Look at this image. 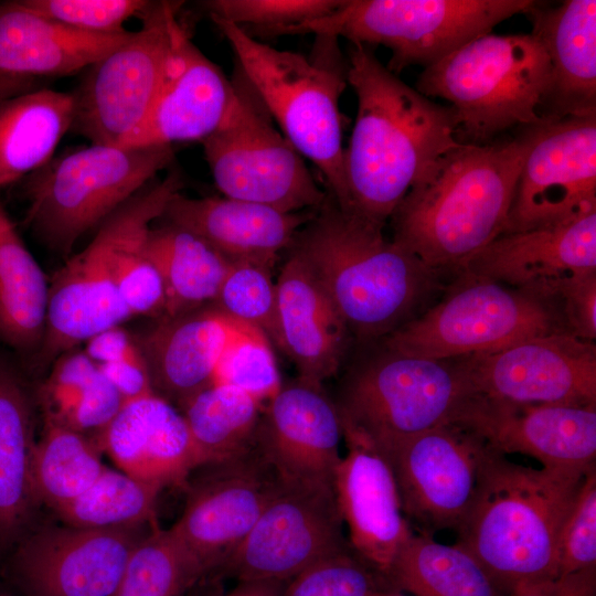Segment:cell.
<instances>
[{"label": "cell", "mask_w": 596, "mask_h": 596, "mask_svg": "<svg viewBox=\"0 0 596 596\" xmlns=\"http://www.w3.org/2000/svg\"><path fill=\"white\" fill-rule=\"evenodd\" d=\"M348 84L358 110L343 168L349 210L385 225L405 198L458 140L450 106L404 83L364 44L349 50Z\"/></svg>", "instance_id": "6da1fadb"}, {"label": "cell", "mask_w": 596, "mask_h": 596, "mask_svg": "<svg viewBox=\"0 0 596 596\" xmlns=\"http://www.w3.org/2000/svg\"><path fill=\"white\" fill-rule=\"evenodd\" d=\"M544 123L445 153L392 214V241L437 274L461 269L504 231L522 166Z\"/></svg>", "instance_id": "7a4b0ae2"}, {"label": "cell", "mask_w": 596, "mask_h": 596, "mask_svg": "<svg viewBox=\"0 0 596 596\" xmlns=\"http://www.w3.org/2000/svg\"><path fill=\"white\" fill-rule=\"evenodd\" d=\"M384 225L341 209L328 193L290 251L321 285L349 332L385 337L402 326L438 274L385 238Z\"/></svg>", "instance_id": "3957f363"}, {"label": "cell", "mask_w": 596, "mask_h": 596, "mask_svg": "<svg viewBox=\"0 0 596 596\" xmlns=\"http://www.w3.org/2000/svg\"><path fill=\"white\" fill-rule=\"evenodd\" d=\"M589 468H531L491 450L456 544L510 593L557 578L561 529Z\"/></svg>", "instance_id": "277c9868"}, {"label": "cell", "mask_w": 596, "mask_h": 596, "mask_svg": "<svg viewBox=\"0 0 596 596\" xmlns=\"http://www.w3.org/2000/svg\"><path fill=\"white\" fill-rule=\"evenodd\" d=\"M227 40L243 79L281 134L320 171L328 193L348 211L339 99L348 79V62L338 39L318 36L311 56L278 50L234 23L210 17Z\"/></svg>", "instance_id": "5b68a950"}, {"label": "cell", "mask_w": 596, "mask_h": 596, "mask_svg": "<svg viewBox=\"0 0 596 596\" xmlns=\"http://www.w3.org/2000/svg\"><path fill=\"white\" fill-rule=\"evenodd\" d=\"M551 63L529 34H485L421 73L416 89L450 102L461 143L483 145L513 127L544 123Z\"/></svg>", "instance_id": "8992f818"}, {"label": "cell", "mask_w": 596, "mask_h": 596, "mask_svg": "<svg viewBox=\"0 0 596 596\" xmlns=\"http://www.w3.org/2000/svg\"><path fill=\"white\" fill-rule=\"evenodd\" d=\"M182 187L178 170L149 182L96 228L84 249L53 274L49 279L45 332L33 359L35 366L51 365L92 336L131 318L116 286L123 249L137 233L162 216Z\"/></svg>", "instance_id": "52a82bcc"}, {"label": "cell", "mask_w": 596, "mask_h": 596, "mask_svg": "<svg viewBox=\"0 0 596 596\" xmlns=\"http://www.w3.org/2000/svg\"><path fill=\"white\" fill-rule=\"evenodd\" d=\"M173 156L172 147L91 143L53 157L26 177L24 223L68 256L84 234L151 182Z\"/></svg>", "instance_id": "ba28073f"}, {"label": "cell", "mask_w": 596, "mask_h": 596, "mask_svg": "<svg viewBox=\"0 0 596 596\" xmlns=\"http://www.w3.org/2000/svg\"><path fill=\"white\" fill-rule=\"evenodd\" d=\"M532 0H342L330 14L286 34L345 38L352 44L383 45L394 74L428 67L500 22L525 13Z\"/></svg>", "instance_id": "9c48e42d"}, {"label": "cell", "mask_w": 596, "mask_h": 596, "mask_svg": "<svg viewBox=\"0 0 596 596\" xmlns=\"http://www.w3.org/2000/svg\"><path fill=\"white\" fill-rule=\"evenodd\" d=\"M471 394L457 360L385 348L345 379L336 405L342 427L383 453L405 437L453 422Z\"/></svg>", "instance_id": "30bf717a"}, {"label": "cell", "mask_w": 596, "mask_h": 596, "mask_svg": "<svg viewBox=\"0 0 596 596\" xmlns=\"http://www.w3.org/2000/svg\"><path fill=\"white\" fill-rule=\"evenodd\" d=\"M464 276V283L440 302L385 336L384 347L412 356L455 360L539 334L567 332L552 300Z\"/></svg>", "instance_id": "8fae6325"}, {"label": "cell", "mask_w": 596, "mask_h": 596, "mask_svg": "<svg viewBox=\"0 0 596 596\" xmlns=\"http://www.w3.org/2000/svg\"><path fill=\"white\" fill-rule=\"evenodd\" d=\"M181 2L153 1L138 31L87 67L72 93L71 130L91 143L121 146L147 117L177 34Z\"/></svg>", "instance_id": "7c38bea8"}, {"label": "cell", "mask_w": 596, "mask_h": 596, "mask_svg": "<svg viewBox=\"0 0 596 596\" xmlns=\"http://www.w3.org/2000/svg\"><path fill=\"white\" fill-rule=\"evenodd\" d=\"M222 126L204 139L203 151L225 198L281 212L318 210L327 200L304 157L272 124L246 83Z\"/></svg>", "instance_id": "4fadbf2b"}, {"label": "cell", "mask_w": 596, "mask_h": 596, "mask_svg": "<svg viewBox=\"0 0 596 596\" xmlns=\"http://www.w3.org/2000/svg\"><path fill=\"white\" fill-rule=\"evenodd\" d=\"M170 528L203 576L219 572L248 535L284 479L256 438L244 450L196 468Z\"/></svg>", "instance_id": "5bb4252c"}, {"label": "cell", "mask_w": 596, "mask_h": 596, "mask_svg": "<svg viewBox=\"0 0 596 596\" xmlns=\"http://www.w3.org/2000/svg\"><path fill=\"white\" fill-rule=\"evenodd\" d=\"M485 440L456 422L411 435L383 455L393 471L405 518L419 532L457 531L469 513L482 467Z\"/></svg>", "instance_id": "9a60e30c"}, {"label": "cell", "mask_w": 596, "mask_h": 596, "mask_svg": "<svg viewBox=\"0 0 596 596\" xmlns=\"http://www.w3.org/2000/svg\"><path fill=\"white\" fill-rule=\"evenodd\" d=\"M333 486L284 480L219 573L287 582L350 544Z\"/></svg>", "instance_id": "2e32d148"}, {"label": "cell", "mask_w": 596, "mask_h": 596, "mask_svg": "<svg viewBox=\"0 0 596 596\" xmlns=\"http://www.w3.org/2000/svg\"><path fill=\"white\" fill-rule=\"evenodd\" d=\"M455 360L475 395L519 404H596L595 343L565 331Z\"/></svg>", "instance_id": "e0dca14e"}, {"label": "cell", "mask_w": 596, "mask_h": 596, "mask_svg": "<svg viewBox=\"0 0 596 596\" xmlns=\"http://www.w3.org/2000/svg\"><path fill=\"white\" fill-rule=\"evenodd\" d=\"M592 211L596 116L545 121L522 166L502 233L554 225Z\"/></svg>", "instance_id": "ac0fdd59"}, {"label": "cell", "mask_w": 596, "mask_h": 596, "mask_svg": "<svg viewBox=\"0 0 596 596\" xmlns=\"http://www.w3.org/2000/svg\"><path fill=\"white\" fill-rule=\"evenodd\" d=\"M142 526H49L24 539L14 573L28 596H114Z\"/></svg>", "instance_id": "d6986e66"}, {"label": "cell", "mask_w": 596, "mask_h": 596, "mask_svg": "<svg viewBox=\"0 0 596 596\" xmlns=\"http://www.w3.org/2000/svg\"><path fill=\"white\" fill-rule=\"evenodd\" d=\"M453 422L503 456L526 455L543 467L595 465L596 404H519L471 394Z\"/></svg>", "instance_id": "ffe728a7"}, {"label": "cell", "mask_w": 596, "mask_h": 596, "mask_svg": "<svg viewBox=\"0 0 596 596\" xmlns=\"http://www.w3.org/2000/svg\"><path fill=\"white\" fill-rule=\"evenodd\" d=\"M347 454L333 488L351 550L380 576L387 577L413 534L405 518L390 462L362 435L342 427Z\"/></svg>", "instance_id": "44dd1931"}, {"label": "cell", "mask_w": 596, "mask_h": 596, "mask_svg": "<svg viewBox=\"0 0 596 596\" xmlns=\"http://www.w3.org/2000/svg\"><path fill=\"white\" fill-rule=\"evenodd\" d=\"M237 95L236 82L199 50L182 25L151 108L121 147L202 142L225 121Z\"/></svg>", "instance_id": "7402d4cb"}, {"label": "cell", "mask_w": 596, "mask_h": 596, "mask_svg": "<svg viewBox=\"0 0 596 596\" xmlns=\"http://www.w3.org/2000/svg\"><path fill=\"white\" fill-rule=\"evenodd\" d=\"M342 424L321 384L281 385L262 412L256 441L284 480L333 486Z\"/></svg>", "instance_id": "603a6c76"}, {"label": "cell", "mask_w": 596, "mask_h": 596, "mask_svg": "<svg viewBox=\"0 0 596 596\" xmlns=\"http://www.w3.org/2000/svg\"><path fill=\"white\" fill-rule=\"evenodd\" d=\"M460 270L545 298L558 279L596 270V211L554 225L502 233Z\"/></svg>", "instance_id": "cb8c5ba5"}, {"label": "cell", "mask_w": 596, "mask_h": 596, "mask_svg": "<svg viewBox=\"0 0 596 596\" xmlns=\"http://www.w3.org/2000/svg\"><path fill=\"white\" fill-rule=\"evenodd\" d=\"M95 440L119 470L160 488L185 485L200 467L181 411L157 393L124 403Z\"/></svg>", "instance_id": "d4e9b609"}, {"label": "cell", "mask_w": 596, "mask_h": 596, "mask_svg": "<svg viewBox=\"0 0 596 596\" xmlns=\"http://www.w3.org/2000/svg\"><path fill=\"white\" fill-rule=\"evenodd\" d=\"M316 211L286 213L225 196L194 199L179 192L160 219L195 234L232 263L273 267L278 253L290 247Z\"/></svg>", "instance_id": "484cf974"}, {"label": "cell", "mask_w": 596, "mask_h": 596, "mask_svg": "<svg viewBox=\"0 0 596 596\" xmlns=\"http://www.w3.org/2000/svg\"><path fill=\"white\" fill-rule=\"evenodd\" d=\"M243 327L214 305L158 319L136 337L155 392L181 407L211 386L223 352Z\"/></svg>", "instance_id": "4316f807"}, {"label": "cell", "mask_w": 596, "mask_h": 596, "mask_svg": "<svg viewBox=\"0 0 596 596\" xmlns=\"http://www.w3.org/2000/svg\"><path fill=\"white\" fill-rule=\"evenodd\" d=\"M349 330L307 264L290 251L276 280L274 342L299 379L321 384L340 368Z\"/></svg>", "instance_id": "83f0119b"}, {"label": "cell", "mask_w": 596, "mask_h": 596, "mask_svg": "<svg viewBox=\"0 0 596 596\" xmlns=\"http://www.w3.org/2000/svg\"><path fill=\"white\" fill-rule=\"evenodd\" d=\"M130 34L86 33L40 15L20 1L0 3V82L28 92L36 77L87 68Z\"/></svg>", "instance_id": "f1b7e54d"}, {"label": "cell", "mask_w": 596, "mask_h": 596, "mask_svg": "<svg viewBox=\"0 0 596 596\" xmlns=\"http://www.w3.org/2000/svg\"><path fill=\"white\" fill-rule=\"evenodd\" d=\"M525 14L551 63L541 116H596V1L567 0L555 8L536 1Z\"/></svg>", "instance_id": "f546056e"}, {"label": "cell", "mask_w": 596, "mask_h": 596, "mask_svg": "<svg viewBox=\"0 0 596 596\" xmlns=\"http://www.w3.org/2000/svg\"><path fill=\"white\" fill-rule=\"evenodd\" d=\"M33 400L21 372L0 356V543L28 523L38 500L32 483Z\"/></svg>", "instance_id": "4dcf8cb0"}, {"label": "cell", "mask_w": 596, "mask_h": 596, "mask_svg": "<svg viewBox=\"0 0 596 596\" xmlns=\"http://www.w3.org/2000/svg\"><path fill=\"white\" fill-rule=\"evenodd\" d=\"M72 93L28 91L0 99V189L46 164L72 128Z\"/></svg>", "instance_id": "1f68e13d"}, {"label": "cell", "mask_w": 596, "mask_h": 596, "mask_svg": "<svg viewBox=\"0 0 596 596\" xmlns=\"http://www.w3.org/2000/svg\"><path fill=\"white\" fill-rule=\"evenodd\" d=\"M49 279L0 201V336L31 358L43 341Z\"/></svg>", "instance_id": "d6a6232c"}, {"label": "cell", "mask_w": 596, "mask_h": 596, "mask_svg": "<svg viewBox=\"0 0 596 596\" xmlns=\"http://www.w3.org/2000/svg\"><path fill=\"white\" fill-rule=\"evenodd\" d=\"M146 245L164 286L160 318H172L212 305L232 262L195 234L164 222L150 227Z\"/></svg>", "instance_id": "836d02e7"}, {"label": "cell", "mask_w": 596, "mask_h": 596, "mask_svg": "<svg viewBox=\"0 0 596 596\" xmlns=\"http://www.w3.org/2000/svg\"><path fill=\"white\" fill-rule=\"evenodd\" d=\"M414 596H509L485 566L458 544L418 532L398 551L386 577Z\"/></svg>", "instance_id": "e575fe53"}, {"label": "cell", "mask_w": 596, "mask_h": 596, "mask_svg": "<svg viewBox=\"0 0 596 596\" xmlns=\"http://www.w3.org/2000/svg\"><path fill=\"white\" fill-rule=\"evenodd\" d=\"M44 421L95 438L124 400L84 351L61 354L38 391Z\"/></svg>", "instance_id": "d590c367"}, {"label": "cell", "mask_w": 596, "mask_h": 596, "mask_svg": "<svg viewBox=\"0 0 596 596\" xmlns=\"http://www.w3.org/2000/svg\"><path fill=\"white\" fill-rule=\"evenodd\" d=\"M180 411L202 466L234 456L254 443L262 403L235 387L212 384L189 398Z\"/></svg>", "instance_id": "8d00e7d4"}, {"label": "cell", "mask_w": 596, "mask_h": 596, "mask_svg": "<svg viewBox=\"0 0 596 596\" xmlns=\"http://www.w3.org/2000/svg\"><path fill=\"white\" fill-rule=\"evenodd\" d=\"M99 450L94 438L44 421L32 458L38 502L56 510L83 493L106 468Z\"/></svg>", "instance_id": "74e56055"}, {"label": "cell", "mask_w": 596, "mask_h": 596, "mask_svg": "<svg viewBox=\"0 0 596 596\" xmlns=\"http://www.w3.org/2000/svg\"><path fill=\"white\" fill-rule=\"evenodd\" d=\"M162 488L108 467L83 493L54 510L64 524L84 529L147 525Z\"/></svg>", "instance_id": "f35d334b"}, {"label": "cell", "mask_w": 596, "mask_h": 596, "mask_svg": "<svg viewBox=\"0 0 596 596\" xmlns=\"http://www.w3.org/2000/svg\"><path fill=\"white\" fill-rule=\"evenodd\" d=\"M203 577L172 530L155 529L134 547L114 596H182Z\"/></svg>", "instance_id": "ab89813d"}, {"label": "cell", "mask_w": 596, "mask_h": 596, "mask_svg": "<svg viewBox=\"0 0 596 596\" xmlns=\"http://www.w3.org/2000/svg\"><path fill=\"white\" fill-rule=\"evenodd\" d=\"M272 268L248 262L232 263L212 305L235 322L254 328L274 341L276 281Z\"/></svg>", "instance_id": "60d3db41"}, {"label": "cell", "mask_w": 596, "mask_h": 596, "mask_svg": "<svg viewBox=\"0 0 596 596\" xmlns=\"http://www.w3.org/2000/svg\"><path fill=\"white\" fill-rule=\"evenodd\" d=\"M213 384L235 387L267 403L283 385L269 339L254 328L243 327L223 352Z\"/></svg>", "instance_id": "b9f144b4"}, {"label": "cell", "mask_w": 596, "mask_h": 596, "mask_svg": "<svg viewBox=\"0 0 596 596\" xmlns=\"http://www.w3.org/2000/svg\"><path fill=\"white\" fill-rule=\"evenodd\" d=\"M341 0H210L202 6L253 35H281L295 26L330 14Z\"/></svg>", "instance_id": "7bdbcfd3"}, {"label": "cell", "mask_w": 596, "mask_h": 596, "mask_svg": "<svg viewBox=\"0 0 596 596\" xmlns=\"http://www.w3.org/2000/svg\"><path fill=\"white\" fill-rule=\"evenodd\" d=\"M375 574L349 549L312 564L287 581L281 596H373L381 590Z\"/></svg>", "instance_id": "ee69618b"}, {"label": "cell", "mask_w": 596, "mask_h": 596, "mask_svg": "<svg viewBox=\"0 0 596 596\" xmlns=\"http://www.w3.org/2000/svg\"><path fill=\"white\" fill-rule=\"evenodd\" d=\"M25 8L60 24L93 34H118L124 23L141 19L153 1L145 0H21Z\"/></svg>", "instance_id": "f6af8a7d"}, {"label": "cell", "mask_w": 596, "mask_h": 596, "mask_svg": "<svg viewBox=\"0 0 596 596\" xmlns=\"http://www.w3.org/2000/svg\"><path fill=\"white\" fill-rule=\"evenodd\" d=\"M150 227L137 233L124 247L116 286L131 318L143 316L158 320L164 312L166 292L161 275L146 245Z\"/></svg>", "instance_id": "bcb514c9"}, {"label": "cell", "mask_w": 596, "mask_h": 596, "mask_svg": "<svg viewBox=\"0 0 596 596\" xmlns=\"http://www.w3.org/2000/svg\"><path fill=\"white\" fill-rule=\"evenodd\" d=\"M596 567V468L592 466L558 539V577Z\"/></svg>", "instance_id": "7dc6e473"}, {"label": "cell", "mask_w": 596, "mask_h": 596, "mask_svg": "<svg viewBox=\"0 0 596 596\" xmlns=\"http://www.w3.org/2000/svg\"><path fill=\"white\" fill-rule=\"evenodd\" d=\"M545 297L552 300L568 333L594 341L596 338V270L565 276L552 284Z\"/></svg>", "instance_id": "c3c4849f"}, {"label": "cell", "mask_w": 596, "mask_h": 596, "mask_svg": "<svg viewBox=\"0 0 596 596\" xmlns=\"http://www.w3.org/2000/svg\"><path fill=\"white\" fill-rule=\"evenodd\" d=\"M84 344L83 351L96 364L146 361L137 338L121 326L107 328L92 336Z\"/></svg>", "instance_id": "681fc988"}, {"label": "cell", "mask_w": 596, "mask_h": 596, "mask_svg": "<svg viewBox=\"0 0 596 596\" xmlns=\"http://www.w3.org/2000/svg\"><path fill=\"white\" fill-rule=\"evenodd\" d=\"M124 403L156 393L146 361H119L97 364Z\"/></svg>", "instance_id": "f907efd6"}, {"label": "cell", "mask_w": 596, "mask_h": 596, "mask_svg": "<svg viewBox=\"0 0 596 596\" xmlns=\"http://www.w3.org/2000/svg\"><path fill=\"white\" fill-rule=\"evenodd\" d=\"M509 596H596V567L515 587Z\"/></svg>", "instance_id": "816d5d0a"}, {"label": "cell", "mask_w": 596, "mask_h": 596, "mask_svg": "<svg viewBox=\"0 0 596 596\" xmlns=\"http://www.w3.org/2000/svg\"><path fill=\"white\" fill-rule=\"evenodd\" d=\"M285 583L276 579L240 581L234 589L221 596H281Z\"/></svg>", "instance_id": "f5cc1de1"}, {"label": "cell", "mask_w": 596, "mask_h": 596, "mask_svg": "<svg viewBox=\"0 0 596 596\" xmlns=\"http://www.w3.org/2000/svg\"><path fill=\"white\" fill-rule=\"evenodd\" d=\"M222 589L219 586L217 583L205 585L201 588H199L194 594L191 596H221Z\"/></svg>", "instance_id": "db71d44e"}, {"label": "cell", "mask_w": 596, "mask_h": 596, "mask_svg": "<svg viewBox=\"0 0 596 596\" xmlns=\"http://www.w3.org/2000/svg\"><path fill=\"white\" fill-rule=\"evenodd\" d=\"M373 596H403V595H401L398 593L386 592V590L381 589V590L376 592Z\"/></svg>", "instance_id": "11a10c76"}, {"label": "cell", "mask_w": 596, "mask_h": 596, "mask_svg": "<svg viewBox=\"0 0 596 596\" xmlns=\"http://www.w3.org/2000/svg\"><path fill=\"white\" fill-rule=\"evenodd\" d=\"M3 96H4V89L0 84V98H2Z\"/></svg>", "instance_id": "9f6ffc18"}]
</instances>
